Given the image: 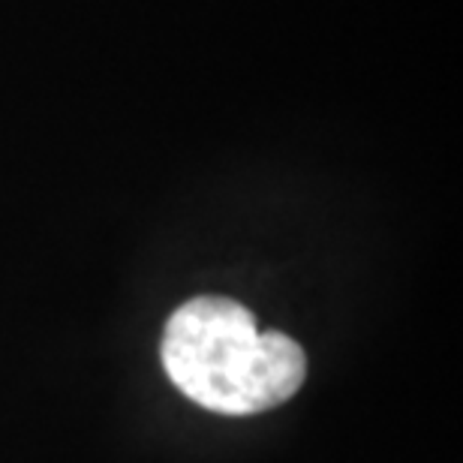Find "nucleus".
I'll use <instances>...</instances> for the list:
<instances>
[{"mask_svg":"<svg viewBox=\"0 0 463 463\" xmlns=\"http://www.w3.org/2000/svg\"><path fill=\"white\" fill-rule=\"evenodd\" d=\"M163 364L181 394L223 415L274 410L307 376V358L292 337L259 331L244 304L220 295H202L172 313Z\"/></svg>","mask_w":463,"mask_h":463,"instance_id":"f257e3e1","label":"nucleus"}]
</instances>
